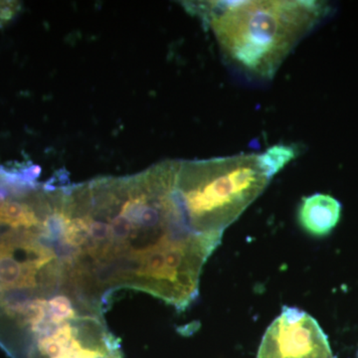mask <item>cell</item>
Wrapping results in <instances>:
<instances>
[{"mask_svg": "<svg viewBox=\"0 0 358 358\" xmlns=\"http://www.w3.org/2000/svg\"><path fill=\"white\" fill-rule=\"evenodd\" d=\"M215 36L223 57L245 76L270 80L296 45L331 13L313 0L203 1L188 4Z\"/></svg>", "mask_w": 358, "mask_h": 358, "instance_id": "7a4b0ae2", "label": "cell"}, {"mask_svg": "<svg viewBox=\"0 0 358 358\" xmlns=\"http://www.w3.org/2000/svg\"><path fill=\"white\" fill-rule=\"evenodd\" d=\"M178 166L166 160L134 176L63 188L61 257L77 293L101 312L122 289L179 312L199 296L202 270L222 236L193 230L176 193Z\"/></svg>", "mask_w": 358, "mask_h": 358, "instance_id": "6da1fadb", "label": "cell"}, {"mask_svg": "<svg viewBox=\"0 0 358 358\" xmlns=\"http://www.w3.org/2000/svg\"><path fill=\"white\" fill-rule=\"evenodd\" d=\"M271 178L256 154L178 160L176 189L193 230L222 236Z\"/></svg>", "mask_w": 358, "mask_h": 358, "instance_id": "3957f363", "label": "cell"}, {"mask_svg": "<svg viewBox=\"0 0 358 358\" xmlns=\"http://www.w3.org/2000/svg\"><path fill=\"white\" fill-rule=\"evenodd\" d=\"M257 358H336L327 334L312 315L284 307L271 324Z\"/></svg>", "mask_w": 358, "mask_h": 358, "instance_id": "5b68a950", "label": "cell"}, {"mask_svg": "<svg viewBox=\"0 0 358 358\" xmlns=\"http://www.w3.org/2000/svg\"><path fill=\"white\" fill-rule=\"evenodd\" d=\"M18 358H124L103 313L84 310L35 336Z\"/></svg>", "mask_w": 358, "mask_h": 358, "instance_id": "277c9868", "label": "cell"}, {"mask_svg": "<svg viewBox=\"0 0 358 358\" xmlns=\"http://www.w3.org/2000/svg\"><path fill=\"white\" fill-rule=\"evenodd\" d=\"M20 9V2L0 1V26L4 25L7 21L13 20Z\"/></svg>", "mask_w": 358, "mask_h": 358, "instance_id": "ba28073f", "label": "cell"}, {"mask_svg": "<svg viewBox=\"0 0 358 358\" xmlns=\"http://www.w3.org/2000/svg\"><path fill=\"white\" fill-rule=\"evenodd\" d=\"M299 155V148L294 145H278L268 148L259 157L265 171L273 178Z\"/></svg>", "mask_w": 358, "mask_h": 358, "instance_id": "52a82bcc", "label": "cell"}, {"mask_svg": "<svg viewBox=\"0 0 358 358\" xmlns=\"http://www.w3.org/2000/svg\"><path fill=\"white\" fill-rule=\"evenodd\" d=\"M358 358V357H357Z\"/></svg>", "mask_w": 358, "mask_h": 358, "instance_id": "9c48e42d", "label": "cell"}, {"mask_svg": "<svg viewBox=\"0 0 358 358\" xmlns=\"http://www.w3.org/2000/svg\"><path fill=\"white\" fill-rule=\"evenodd\" d=\"M341 204L329 194L315 193L301 200L298 211L301 227L312 236L329 235L341 219Z\"/></svg>", "mask_w": 358, "mask_h": 358, "instance_id": "8992f818", "label": "cell"}]
</instances>
